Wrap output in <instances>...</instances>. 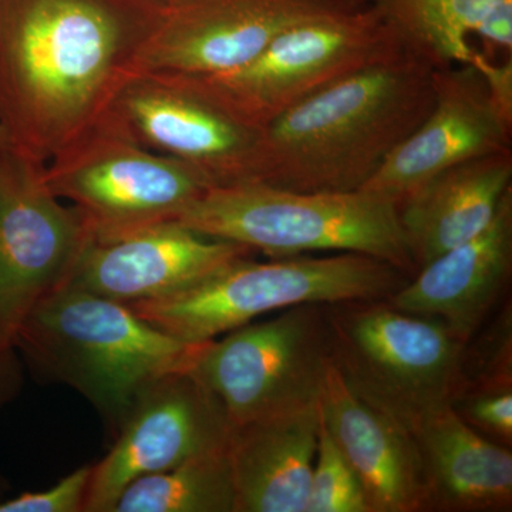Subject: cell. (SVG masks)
<instances>
[{"instance_id": "obj_22", "label": "cell", "mask_w": 512, "mask_h": 512, "mask_svg": "<svg viewBox=\"0 0 512 512\" xmlns=\"http://www.w3.org/2000/svg\"><path fill=\"white\" fill-rule=\"evenodd\" d=\"M113 512H235L227 447L137 478L121 493Z\"/></svg>"}, {"instance_id": "obj_24", "label": "cell", "mask_w": 512, "mask_h": 512, "mask_svg": "<svg viewBox=\"0 0 512 512\" xmlns=\"http://www.w3.org/2000/svg\"><path fill=\"white\" fill-rule=\"evenodd\" d=\"M305 512H369L362 485L323 421Z\"/></svg>"}, {"instance_id": "obj_9", "label": "cell", "mask_w": 512, "mask_h": 512, "mask_svg": "<svg viewBox=\"0 0 512 512\" xmlns=\"http://www.w3.org/2000/svg\"><path fill=\"white\" fill-rule=\"evenodd\" d=\"M207 343L192 375L232 427L320 402L332 366L326 305L306 303Z\"/></svg>"}, {"instance_id": "obj_14", "label": "cell", "mask_w": 512, "mask_h": 512, "mask_svg": "<svg viewBox=\"0 0 512 512\" xmlns=\"http://www.w3.org/2000/svg\"><path fill=\"white\" fill-rule=\"evenodd\" d=\"M430 113L362 191L397 205L453 165L511 150L512 114L500 106L484 74L470 63L434 69Z\"/></svg>"}, {"instance_id": "obj_6", "label": "cell", "mask_w": 512, "mask_h": 512, "mask_svg": "<svg viewBox=\"0 0 512 512\" xmlns=\"http://www.w3.org/2000/svg\"><path fill=\"white\" fill-rule=\"evenodd\" d=\"M326 318L343 382L407 430L456 399L466 343L441 320L402 311L389 299L330 303Z\"/></svg>"}, {"instance_id": "obj_23", "label": "cell", "mask_w": 512, "mask_h": 512, "mask_svg": "<svg viewBox=\"0 0 512 512\" xmlns=\"http://www.w3.org/2000/svg\"><path fill=\"white\" fill-rule=\"evenodd\" d=\"M512 389V311L508 302L487 328L466 343L457 396L474 390ZM456 396V397H457ZM454 402V400H453Z\"/></svg>"}, {"instance_id": "obj_29", "label": "cell", "mask_w": 512, "mask_h": 512, "mask_svg": "<svg viewBox=\"0 0 512 512\" xmlns=\"http://www.w3.org/2000/svg\"><path fill=\"white\" fill-rule=\"evenodd\" d=\"M2 491H3V484H2V481H0V494H2Z\"/></svg>"}, {"instance_id": "obj_17", "label": "cell", "mask_w": 512, "mask_h": 512, "mask_svg": "<svg viewBox=\"0 0 512 512\" xmlns=\"http://www.w3.org/2000/svg\"><path fill=\"white\" fill-rule=\"evenodd\" d=\"M323 426L362 485L369 512H421L423 483L412 431L360 400L329 367L320 396Z\"/></svg>"}, {"instance_id": "obj_30", "label": "cell", "mask_w": 512, "mask_h": 512, "mask_svg": "<svg viewBox=\"0 0 512 512\" xmlns=\"http://www.w3.org/2000/svg\"><path fill=\"white\" fill-rule=\"evenodd\" d=\"M5 140V137H3L2 131H0V141Z\"/></svg>"}, {"instance_id": "obj_15", "label": "cell", "mask_w": 512, "mask_h": 512, "mask_svg": "<svg viewBox=\"0 0 512 512\" xmlns=\"http://www.w3.org/2000/svg\"><path fill=\"white\" fill-rule=\"evenodd\" d=\"M254 254L245 245L204 237L177 221L164 222L109 241L93 238L63 286L131 305L181 291Z\"/></svg>"}, {"instance_id": "obj_2", "label": "cell", "mask_w": 512, "mask_h": 512, "mask_svg": "<svg viewBox=\"0 0 512 512\" xmlns=\"http://www.w3.org/2000/svg\"><path fill=\"white\" fill-rule=\"evenodd\" d=\"M433 67L409 53L339 80L262 128L261 181L359 191L430 113Z\"/></svg>"}, {"instance_id": "obj_13", "label": "cell", "mask_w": 512, "mask_h": 512, "mask_svg": "<svg viewBox=\"0 0 512 512\" xmlns=\"http://www.w3.org/2000/svg\"><path fill=\"white\" fill-rule=\"evenodd\" d=\"M229 434L220 403L191 372L157 380L121 423L107 456L93 464L84 512H113L134 480L227 447Z\"/></svg>"}, {"instance_id": "obj_19", "label": "cell", "mask_w": 512, "mask_h": 512, "mask_svg": "<svg viewBox=\"0 0 512 512\" xmlns=\"http://www.w3.org/2000/svg\"><path fill=\"white\" fill-rule=\"evenodd\" d=\"M419 451L421 512L512 510L511 448L485 439L446 406L412 431Z\"/></svg>"}, {"instance_id": "obj_18", "label": "cell", "mask_w": 512, "mask_h": 512, "mask_svg": "<svg viewBox=\"0 0 512 512\" xmlns=\"http://www.w3.org/2000/svg\"><path fill=\"white\" fill-rule=\"evenodd\" d=\"M512 151L473 158L434 175L397 202L416 272L470 241L494 220L512 185Z\"/></svg>"}, {"instance_id": "obj_1", "label": "cell", "mask_w": 512, "mask_h": 512, "mask_svg": "<svg viewBox=\"0 0 512 512\" xmlns=\"http://www.w3.org/2000/svg\"><path fill=\"white\" fill-rule=\"evenodd\" d=\"M164 6L151 0H0V131L49 163L107 113Z\"/></svg>"}, {"instance_id": "obj_4", "label": "cell", "mask_w": 512, "mask_h": 512, "mask_svg": "<svg viewBox=\"0 0 512 512\" xmlns=\"http://www.w3.org/2000/svg\"><path fill=\"white\" fill-rule=\"evenodd\" d=\"M269 258L353 252L412 278V256L393 201L367 191H295L266 183L212 187L177 220Z\"/></svg>"}, {"instance_id": "obj_26", "label": "cell", "mask_w": 512, "mask_h": 512, "mask_svg": "<svg viewBox=\"0 0 512 512\" xmlns=\"http://www.w3.org/2000/svg\"><path fill=\"white\" fill-rule=\"evenodd\" d=\"M93 464L63 477L49 490L23 493L0 503V512H84Z\"/></svg>"}, {"instance_id": "obj_20", "label": "cell", "mask_w": 512, "mask_h": 512, "mask_svg": "<svg viewBox=\"0 0 512 512\" xmlns=\"http://www.w3.org/2000/svg\"><path fill=\"white\" fill-rule=\"evenodd\" d=\"M320 424L319 402L232 427L235 512H305Z\"/></svg>"}, {"instance_id": "obj_16", "label": "cell", "mask_w": 512, "mask_h": 512, "mask_svg": "<svg viewBox=\"0 0 512 512\" xmlns=\"http://www.w3.org/2000/svg\"><path fill=\"white\" fill-rule=\"evenodd\" d=\"M511 272L512 188L484 231L424 265L387 299L402 311L441 320L467 343L494 312Z\"/></svg>"}, {"instance_id": "obj_7", "label": "cell", "mask_w": 512, "mask_h": 512, "mask_svg": "<svg viewBox=\"0 0 512 512\" xmlns=\"http://www.w3.org/2000/svg\"><path fill=\"white\" fill-rule=\"evenodd\" d=\"M404 53L379 13L362 5L292 26L237 69L188 77L232 116L262 130L320 90Z\"/></svg>"}, {"instance_id": "obj_11", "label": "cell", "mask_w": 512, "mask_h": 512, "mask_svg": "<svg viewBox=\"0 0 512 512\" xmlns=\"http://www.w3.org/2000/svg\"><path fill=\"white\" fill-rule=\"evenodd\" d=\"M107 114L138 144L192 165L214 187L261 181V128L232 116L191 77L134 74Z\"/></svg>"}, {"instance_id": "obj_21", "label": "cell", "mask_w": 512, "mask_h": 512, "mask_svg": "<svg viewBox=\"0 0 512 512\" xmlns=\"http://www.w3.org/2000/svg\"><path fill=\"white\" fill-rule=\"evenodd\" d=\"M376 10L409 55L433 69L470 63L488 26L512 25V0H362Z\"/></svg>"}, {"instance_id": "obj_3", "label": "cell", "mask_w": 512, "mask_h": 512, "mask_svg": "<svg viewBox=\"0 0 512 512\" xmlns=\"http://www.w3.org/2000/svg\"><path fill=\"white\" fill-rule=\"evenodd\" d=\"M208 342L175 339L124 303L62 286L30 312L15 350L37 375L72 387L119 430L151 384L191 372Z\"/></svg>"}, {"instance_id": "obj_8", "label": "cell", "mask_w": 512, "mask_h": 512, "mask_svg": "<svg viewBox=\"0 0 512 512\" xmlns=\"http://www.w3.org/2000/svg\"><path fill=\"white\" fill-rule=\"evenodd\" d=\"M46 183L97 241L177 221L214 187L200 170L138 144L109 114L46 164Z\"/></svg>"}, {"instance_id": "obj_25", "label": "cell", "mask_w": 512, "mask_h": 512, "mask_svg": "<svg viewBox=\"0 0 512 512\" xmlns=\"http://www.w3.org/2000/svg\"><path fill=\"white\" fill-rule=\"evenodd\" d=\"M451 407L485 439L512 447V389L463 393L454 399Z\"/></svg>"}, {"instance_id": "obj_28", "label": "cell", "mask_w": 512, "mask_h": 512, "mask_svg": "<svg viewBox=\"0 0 512 512\" xmlns=\"http://www.w3.org/2000/svg\"><path fill=\"white\" fill-rule=\"evenodd\" d=\"M151 2L158 3V5L164 6L165 8V6L171 5V3L178 2V0H151Z\"/></svg>"}, {"instance_id": "obj_27", "label": "cell", "mask_w": 512, "mask_h": 512, "mask_svg": "<svg viewBox=\"0 0 512 512\" xmlns=\"http://www.w3.org/2000/svg\"><path fill=\"white\" fill-rule=\"evenodd\" d=\"M16 350L0 352V407L5 406L18 393L22 376Z\"/></svg>"}, {"instance_id": "obj_12", "label": "cell", "mask_w": 512, "mask_h": 512, "mask_svg": "<svg viewBox=\"0 0 512 512\" xmlns=\"http://www.w3.org/2000/svg\"><path fill=\"white\" fill-rule=\"evenodd\" d=\"M362 5V0H178L165 6L134 74L229 72L261 55L292 26Z\"/></svg>"}, {"instance_id": "obj_10", "label": "cell", "mask_w": 512, "mask_h": 512, "mask_svg": "<svg viewBox=\"0 0 512 512\" xmlns=\"http://www.w3.org/2000/svg\"><path fill=\"white\" fill-rule=\"evenodd\" d=\"M45 170L0 141V352L15 350L20 326L66 284L93 239L82 212L50 190Z\"/></svg>"}, {"instance_id": "obj_5", "label": "cell", "mask_w": 512, "mask_h": 512, "mask_svg": "<svg viewBox=\"0 0 512 512\" xmlns=\"http://www.w3.org/2000/svg\"><path fill=\"white\" fill-rule=\"evenodd\" d=\"M409 279L392 264L353 252L268 262L255 261L251 255L181 291L128 306L161 332L202 343L293 306L387 299Z\"/></svg>"}]
</instances>
